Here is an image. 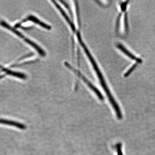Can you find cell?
Instances as JSON below:
<instances>
[{
  "instance_id": "6da1fadb",
  "label": "cell",
  "mask_w": 155,
  "mask_h": 155,
  "mask_svg": "<svg viewBox=\"0 0 155 155\" xmlns=\"http://www.w3.org/2000/svg\"><path fill=\"white\" fill-rule=\"evenodd\" d=\"M77 37L79 43H80L81 46L83 48L85 52L86 53L87 57L89 58V60H90L91 63L92 65V66H93L95 71L96 72V73L98 75V78L99 79V80H100L101 86L103 87L105 92H106L109 101L111 103V104H112V107L115 109V112H120V109L119 108V106H118V104L116 103V101H115V99L113 98L112 95H111V93H110V91H109V89L107 87V86H106V82L104 80L103 75L101 73V71L99 69L98 65L96 63V62L95 61L94 58L92 57V55H91L90 52L89 51V50L87 48V47L85 45L83 41H82V38H81L80 33L79 32H77Z\"/></svg>"
},
{
  "instance_id": "7a4b0ae2",
  "label": "cell",
  "mask_w": 155,
  "mask_h": 155,
  "mask_svg": "<svg viewBox=\"0 0 155 155\" xmlns=\"http://www.w3.org/2000/svg\"><path fill=\"white\" fill-rule=\"evenodd\" d=\"M1 25L3 26V27H5L6 29H8V30H10V31H11V32H14L15 34H17V36L21 37L23 40H25L26 43L29 44V45H31L32 47H34V49H35L37 50V52L38 53H39L41 56H45V54H46L45 52L44 51V50L43 49H41L40 47L37 45L36 44L33 42L32 40H30L29 38L26 37L25 35H23V34L20 33L19 31H17V30L15 29V28H13L12 26H10L8 23H6L5 21H1Z\"/></svg>"
},
{
  "instance_id": "3957f363",
  "label": "cell",
  "mask_w": 155,
  "mask_h": 155,
  "mask_svg": "<svg viewBox=\"0 0 155 155\" xmlns=\"http://www.w3.org/2000/svg\"><path fill=\"white\" fill-rule=\"evenodd\" d=\"M64 64L69 69L72 70V71L73 72L75 73L78 76H79V77L80 76V77L82 78V79L88 85L89 88L92 89V91H94V92L96 94V95L98 96V98H99V99H100L101 101H103L104 98H103L102 94H101V92H100V91L98 90V89H97V88H96L95 86H93V85L83 75H82V74L80 72H79L76 69L74 68L73 66L70 65V64H69L67 62H65L64 63Z\"/></svg>"
},
{
  "instance_id": "277c9868",
  "label": "cell",
  "mask_w": 155,
  "mask_h": 155,
  "mask_svg": "<svg viewBox=\"0 0 155 155\" xmlns=\"http://www.w3.org/2000/svg\"><path fill=\"white\" fill-rule=\"evenodd\" d=\"M28 21H32V22H34V23H36V24H37V25H39V26H42L43 28L47 29V30H50V29H51V26H50L49 25H47L46 23H43L42 21H40L39 19H37L36 17H34V16H33V15H29V16H28L26 19H24V20L21 21L20 23L17 24V25L15 26V27H18V26H20L21 23Z\"/></svg>"
},
{
  "instance_id": "5b68a950",
  "label": "cell",
  "mask_w": 155,
  "mask_h": 155,
  "mask_svg": "<svg viewBox=\"0 0 155 155\" xmlns=\"http://www.w3.org/2000/svg\"><path fill=\"white\" fill-rule=\"evenodd\" d=\"M52 2L53 3V4L56 6V8H57L60 11L61 14V15L63 16L64 18L66 19V22L68 23L69 25V26H70L71 28L72 31L73 32H76V28H75V25H74L73 23V22L71 21L70 20L69 17H68L66 13H65V12L64 11L63 9L62 8H61V7L60 5H59L56 2H55V1H52Z\"/></svg>"
},
{
  "instance_id": "8992f818",
  "label": "cell",
  "mask_w": 155,
  "mask_h": 155,
  "mask_svg": "<svg viewBox=\"0 0 155 155\" xmlns=\"http://www.w3.org/2000/svg\"><path fill=\"white\" fill-rule=\"evenodd\" d=\"M117 47H118V49L121 50L124 54H126L127 56L130 58L131 59L133 60L136 61L138 63H141L142 62V60L137 57L134 55L133 54L131 53L130 52L128 51L127 49H126V48L124 47L122 44H118V45H117Z\"/></svg>"
},
{
  "instance_id": "52a82bcc",
  "label": "cell",
  "mask_w": 155,
  "mask_h": 155,
  "mask_svg": "<svg viewBox=\"0 0 155 155\" xmlns=\"http://www.w3.org/2000/svg\"><path fill=\"white\" fill-rule=\"evenodd\" d=\"M3 71L5 72L6 73L7 75L13 76L16 77L17 78L23 79H26V75L22 73H20V72L14 71H12L11 70H9L8 69H4Z\"/></svg>"
},
{
  "instance_id": "ba28073f",
  "label": "cell",
  "mask_w": 155,
  "mask_h": 155,
  "mask_svg": "<svg viewBox=\"0 0 155 155\" xmlns=\"http://www.w3.org/2000/svg\"><path fill=\"white\" fill-rule=\"evenodd\" d=\"M5 124L11 125V126H13L16 127L20 129H24L25 128V126L21 124L18 123V122H15V121H11L5 120L4 119V120L2 121V123Z\"/></svg>"
},
{
  "instance_id": "9c48e42d",
  "label": "cell",
  "mask_w": 155,
  "mask_h": 155,
  "mask_svg": "<svg viewBox=\"0 0 155 155\" xmlns=\"http://www.w3.org/2000/svg\"><path fill=\"white\" fill-rule=\"evenodd\" d=\"M137 66V64L136 63L134 64L131 67V68H130L126 72V73L124 74V77L128 76H129V75L134 70V69H135V68Z\"/></svg>"
},
{
  "instance_id": "30bf717a",
  "label": "cell",
  "mask_w": 155,
  "mask_h": 155,
  "mask_svg": "<svg viewBox=\"0 0 155 155\" xmlns=\"http://www.w3.org/2000/svg\"><path fill=\"white\" fill-rule=\"evenodd\" d=\"M121 144H118L116 145V148L117 150V153H118V155H123L121 150Z\"/></svg>"
},
{
  "instance_id": "8fae6325",
  "label": "cell",
  "mask_w": 155,
  "mask_h": 155,
  "mask_svg": "<svg viewBox=\"0 0 155 155\" xmlns=\"http://www.w3.org/2000/svg\"><path fill=\"white\" fill-rule=\"evenodd\" d=\"M124 24H125V30L126 32L128 31V17L127 15V14H125V16H124Z\"/></svg>"
}]
</instances>
